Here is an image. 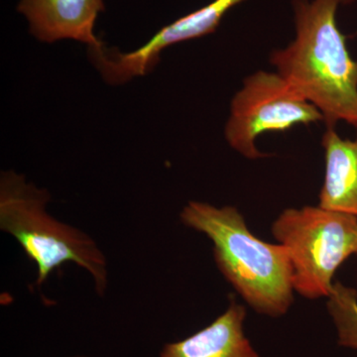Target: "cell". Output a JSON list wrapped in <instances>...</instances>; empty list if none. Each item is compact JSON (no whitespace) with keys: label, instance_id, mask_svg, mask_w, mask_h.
<instances>
[{"label":"cell","instance_id":"6da1fadb","mask_svg":"<svg viewBox=\"0 0 357 357\" xmlns=\"http://www.w3.org/2000/svg\"><path fill=\"white\" fill-rule=\"evenodd\" d=\"M354 0H293L296 36L270 55V64L324 116L326 128L357 129V60L337 24V11Z\"/></svg>","mask_w":357,"mask_h":357},{"label":"cell","instance_id":"7a4b0ae2","mask_svg":"<svg viewBox=\"0 0 357 357\" xmlns=\"http://www.w3.org/2000/svg\"><path fill=\"white\" fill-rule=\"evenodd\" d=\"M181 222L213 243L218 271L258 314L280 318L295 301L292 262L287 248L255 236L238 208L189 202Z\"/></svg>","mask_w":357,"mask_h":357},{"label":"cell","instance_id":"3957f363","mask_svg":"<svg viewBox=\"0 0 357 357\" xmlns=\"http://www.w3.org/2000/svg\"><path fill=\"white\" fill-rule=\"evenodd\" d=\"M51 195L26 180L24 175L6 171L0 177V230L13 236L36 265L35 285L42 287L56 270L77 265L91 277L100 297L109 288L107 256L84 230L61 222L47 210Z\"/></svg>","mask_w":357,"mask_h":357},{"label":"cell","instance_id":"277c9868","mask_svg":"<svg viewBox=\"0 0 357 357\" xmlns=\"http://www.w3.org/2000/svg\"><path fill=\"white\" fill-rule=\"evenodd\" d=\"M271 232L287 248L295 292L306 299L328 298L338 268L357 255V215L319 204L286 208Z\"/></svg>","mask_w":357,"mask_h":357},{"label":"cell","instance_id":"5b68a950","mask_svg":"<svg viewBox=\"0 0 357 357\" xmlns=\"http://www.w3.org/2000/svg\"><path fill=\"white\" fill-rule=\"evenodd\" d=\"M318 122H324L323 114L297 89L278 73L260 70L245 77L232 98L225 136L237 153L257 160L268 157L255 145L263 133Z\"/></svg>","mask_w":357,"mask_h":357},{"label":"cell","instance_id":"8992f818","mask_svg":"<svg viewBox=\"0 0 357 357\" xmlns=\"http://www.w3.org/2000/svg\"><path fill=\"white\" fill-rule=\"evenodd\" d=\"M243 0H215L162 28L146 44L130 53L105 46L89 49V56L103 79L112 84L144 76L158 64L160 54L172 45L199 38L215 31L225 14Z\"/></svg>","mask_w":357,"mask_h":357},{"label":"cell","instance_id":"52a82bcc","mask_svg":"<svg viewBox=\"0 0 357 357\" xmlns=\"http://www.w3.org/2000/svg\"><path fill=\"white\" fill-rule=\"evenodd\" d=\"M102 0H21L18 11L27 18L30 32L40 41L72 39L89 48L103 45L93 33Z\"/></svg>","mask_w":357,"mask_h":357},{"label":"cell","instance_id":"ba28073f","mask_svg":"<svg viewBox=\"0 0 357 357\" xmlns=\"http://www.w3.org/2000/svg\"><path fill=\"white\" fill-rule=\"evenodd\" d=\"M246 316L245 307L231 301L210 325L164 345L158 357H260L244 332Z\"/></svg>","mask_w":357,"mask_h":357},{"label":"cell","instance_id":"9c48e42d","mask_svg":"<svg viewBox=\"0 0 357 357\" xmlns=\"http://www.w3.org/2000/svg\"><path fill=\"white\" fill-rule=\"evenodd\" d=\"M321 146L326 168L319 206L357 215V134L344 139L335 128H326Z\"/></svg>","mask_w":357,"mask_h":357},{"label":"cell","instance_id":"30bf717a","mask_svg":"<svg viewBox=\"0 0 357 357\" xmlns=\"http://www.w3.org/2000/svg\"><path fill=\"white\" fill-rule=\"evenodd\" d=\"M326 303L337 333L338 344L357 351V291L335 282Z\"/></svg>","mask_w":357,"mask_h":357},{"label":"cell","instance_id":"8fae6325","mask_svg":"<svg viewBox=\"0 0 357 357\" xmlns=\"http://www.w3.org/2000/svg\"><path fill=\"white\" fill-rule=\"evenodd\" d=\"M72 357H86V356H72Z\"/></svg>","mask_w":357,"mask_h":357}]
</instances>
